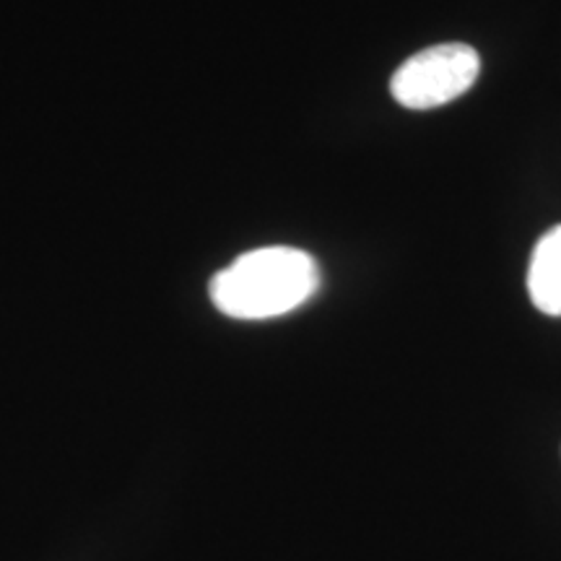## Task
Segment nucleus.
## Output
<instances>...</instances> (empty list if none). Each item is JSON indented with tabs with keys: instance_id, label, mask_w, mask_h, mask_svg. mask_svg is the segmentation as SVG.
<instances>
[{
	"instance_id": "f257e3e1",
	"label": "nucleus",
	"mask_w": 561,
	"mask_h": 561,
	"mask_svg": "<svg viewBox=\"0 0 561 561\" xmlns=\"http://www.w3.org/2000/svg\"><path fill=\"white\" fill-rule=\"evenodd\" d=\"M320 289V268L297 248L244 252L210 278L216 310L234 320H268L305 305Z\"/></svg>"
},
{
	"instance_id": "f03ea898",
	"label": "nucleus",
	"mask_w": 561,
	"mask_h": 561,
	"mask_svg": "<svg viewBox=\"0 0 561 561\" xmlns=\"http://www.w3.org/2000/svg\"><path fill=\"white\" fill-rule=\"evenodd\" d=\"M481 58L471 45H434L411 55L392 73L390 91L409 110H434L458 100L479 81Z\"/></svg>"
},
{
	"instance_id": "7ed1b4c3",
	"label": "nucleus",
	"mask_w": 561,
	"mask_h": 561,
	"mask_svg": "<svg viewBox=\"0 0 561 561\" xmlns=\"http://www.w3.org/2000/svg\"><path fill=\"white\" fill-rule=\"evenodd\" d=\"M528 291L536 310L561 318V224L546 231L533 250Z\"/></svg>"
}]
</instances>
